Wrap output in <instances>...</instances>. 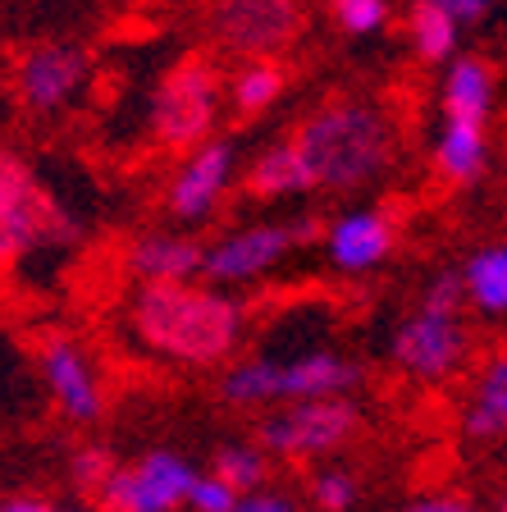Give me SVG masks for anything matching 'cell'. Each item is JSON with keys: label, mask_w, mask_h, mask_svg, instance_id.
Listing matches in <instances>:
<instances>
[{"label": "cell", "mask_w": 507, "mask_h": 512, "mask_svg": "<svg viewBox=\"0 0 507 512\" xmlns=\"http://www.w3.org/2000/svg\"><path fill=\"white\" fill-rule=\"evenodd\" d=\"M138 334L165 357H179L192 366H211L238 348L243 311L238 302L192 288L188 279H156L138 298Z\"/></svg>", "instance_id": "cell-1"}, {"label": "cell", "mask_w": 507, "mask_h": 512, "mask_svg": "<svg viewBox=\"0 0 507 512\" xmlns=\"http://www.w3.org/2000/svg\"><path fill=\"white\" fill-rule=\"evenodd\" d=\"M293 147L302 151L316 188L352 192L375 183L398 156V138H393L389 119L380 110L343 101V106H325L316 119L297 128Z\"/></svg>", "instance_id": "cell-2"}, {"label": "cell", "mask_w": 507, "mask_h": 512, "mask_svg": "<svg viewBox=\"0 0 507 512\" xmlns=\"http://www.w3.org/2000/svg\"><path fill=\"white\" fill-rule=\"evenodd\" d=\"M357 384V366L334 357V352H307V357H288V362H270V357H256V362L233 366L224 375V398L229 403H279V398H325V394H343Z\"/></svg>", "instance_id": "cell-3"}, {"label": "cell", "mask_w": 507, "mask_h": 512, "mask_svg": "<svg viewBox=\"0 0 507 512\" xmlns=\"http://www.w3.org/2000/svg\"><path fill=\"white\" fill-rule=\"evenodd\" d=\"M220 110V74L206 60H183L174 74L160 83L156 106H151V124L156 138L174 151H192L206 142Z\"/></svg>", "instance_id": "cell-4"}, {"label": "cell", "mask_w": 507, "mask_h": 512, "mask_svg": "<svg viewBox=\"0 0 507 512\" xmlns=\"http://www.w3.org/2000/svg\"><path fill=\"white\" fill-rule=\"evenodd\" d=\"M69 234H74V224L46 202V192H37L23 160L0 151V266H10L42 243H60Z\"/></svg>", "instance_id": "cell-5"}, {"label": "cell", "mask_w": 507, "mask_h": 512, "mask_svg": "<svg viewBox=\"0 0 507 512\" xmlns=\"http://www.w3.org/2000/svg\"><path fill=\"white\" fill-rule=\"evenodd\" d=\"M357 430V407L348 398H293V412H279L261 426V444L275 458H316Z\"/></svg>", "instance_id": "cell-6"}, {"label": "cell", "mask_w": 507, "mask_h": 512, "mask_svg": "<svg viewBox=\"0 0 507 512\" xmlns=\"http://www.w3.org/2000/svg\"><path fill=\"white\" fill-rule=\"evenodd\" d=\"M471 352V334L457 320V311H416L412 320L398 325V339H393V357L407 375L416 380H448L457 375V366L466 362Z\"/></svg>", "instance_id": "cell-7"}, {"label": "cell", "mask_w": 507, "mask_h": 512, "mask_svg": "<svg viewBox=\"0 0 507 512\" xmlns=\"http://www.w3.org/2000/svg\"><path fill=\"white\" fill-rule=\"evenodd\" d=\"M192 480H197V471L188 462L156 448V453H147L133 467H119L115 462V471L101 485V503L106 508H124V512H169L188 499Z\"/></svg>", "instance_id": "cell-8"}, {"label": "cell", "mask_w": 507, "mask_h": 512, "mask_svg": "<svg viewBox=\"0 0 507 512\" xmlns=\"http://www.w3.org/2000/svg\"><path fill=\"white\" fill-rule=\"evenodd\" d=\"M211 28L238 55H275L302 32L297 0H215Z\"/></svg>", "instance_id": "cell-9"}, {"label": "cell", "mask_w": 507, "mask_h": 512, "mask_svg": "<svg viewBox=\"0 0 507 512\" xmlns=\"http://www.w3.org/2000/svg\"><path fill=\"white\" fill-rule=\"evenodd\" d=\"M316 224H261V229H243V234L224 238L220 247L201 252V275H211L215 284H238V279H256L270 266L284 261V252L297 238H311Z\"/></svg>", "instance_id": "cell-10"}, {"label": "cell", "mask_w": 507, "mask_h": 512, "mask_svg": "<svg viewBox=\"0 0 507 512\" xmlns=\"http://www.w3.org/2000/svg\"><path fill=\"white\" fill-rule=\"evenodd\" d=\"M233 174V147L229 142H197L188 165L179 170L174 188H169V211L179 220H201L211 215V206L224 197Z\"/></svg>", "instance_id": "cell-11"}, {"label": "cell", "mask_w": 507, "mask_h": 512, "mask_svg": "<svg viewBox=\"0 0 507 512\" xmlns=\"http://www.w3.org/2000/svg\"><path fill=\"white\" fill-rule=\"evenodd\" d=\"M87 83V55L74 46H37L19 69L23 101L32 110H60Z\"/></svg>", "instance_id": "cell-12"}, {"label": "cell", "mask_w": 507, "mask_h": 512, "mask_svg": "<svg viewBox=\"0 0 507 512\" xmlns=\"http://www.w3.org/2000/svg\"><path fill=\"white\" fill-rule=\"evenodd\" d=\"M42 375L69 421H96V412H101V389H96L92 366H87V357L74 343L55 339L51 348L42 352Z\"/></svg>", "instance_id": "cell-13"}, {"label": "cell", "mask_w": 507, "mask_h": 512, "mask_svg": "<svg viewBox=\"0 0 507 512\" xmlns=\"http://www.w3.org/2000/svg\"><path fill=\"white\" fill-rule=\"evenodd\" d=\"M393 247V229L380 211H352L329 229V256L338 270H370L380 266Z\"/></svg>", "instance_id": "cell-14"}, {"label": "cell", "mask_w": 507, "mask_h": 512, "mask_svg": "<svg viewBox=\"0 0 507 512\" xmlns=\"http://www.w3.org/2000/svg\"><path fill=\"white\" fill-rule=\"evenodd\" d=\"M128 266H133V275L147 279V284H156V279H192V275H201V247L192 238L147 234L128 252Z\"/></svg>", "instance_id": "cell-15"}, {"label": "cell", "mask_w": 507, "mask_h": 512, "mask_svg": "<svg viewBox=\"0 0 507 512\" xmlns=\"http://www.w3.org/2000/svg\"><path fill=\"white\" fill-rule=\"evenodd\" d=\"M247 188H252L256 197H293V192H311L316 183H311V170H307V160H302V151H297L293 142H279V147H270L252 165Z\"/></svg>", "instance_id": "cell-16"}, {"label": "cell", "mask_w": 507, "mask_h": 512, "mask_svg": "<svg viewBox=\"0 0 507 512\" xmlns=\"http://www.w3.org/2000/svg\"><path fill=\"white\" fill-rule=\"evenodd\" d=\"M489 106H494V78L480 60H457L448 69L444 87V110L448 119H466V124H485Z\"/></svg>", "instance_id": "cell-17"}, {"label": "cell", "mask_w": 507, "mask_h": 512, "mask_svg": "<svg viewBox=\"0 0 507 512\" xmlns=\"http://www.w3.org/2000/svg\"><path fill=\"white\" fill-rule=\"evenodd\" d=\"M457 279H462V293L476 302L480 311L498 316V311L507 307V252L503 247H480V252H471V261H466V270Z\"/></svg>", "instance_id": "cell-18"}, {"label": "cell", "mask_w": 507, "mask_h": 512, "mask_svg": "<svg viewBox=\"0 0 507 512\" xmlns=\"http://www.w3.org/2000/svg\"><path fill=\"white\" fill-rule=\"evenodd\" d=\"M485 124H466V119H448L444 138H439V170L448 179H476L485 170Z\"/></svg>", "instance_id": "cell-19"}, {"label": "cell", "mask_w": 507, "mask_h": 512, "mask_svg": "<svg viewBox=\"0 0 507 512\" xmlns=\"http://www.w3.org/2000/svg\"><path fill=\"white\" fill-rule=\"evenodd\" d=\"M507 426V366L494 362L476 384L471 412H466V435L471 439H498Z\"/></svg>", "instance_id": "cell-20"}, {"label": "cell", "mask_w": 507, "mask_h": 512, "mask_svg": "<svg viewBox=\"0 0 507 512\" xmlns=\"http://www.w3.org/2000/svg\"><path fill=\"white\" fill-rule=\"evenodd\" d=\"M457 28H462V23H457L448 10H439L434 0H421L412 10V37H416V51H421L425 60H448L457 46Z\"/></svg>", "instance_id": "cell-21"}, {"label": "cell", "mask_w": 507, "mask_h": 512, "mask_svg": "<svg viewBox=\"0 0 507 512\" xmlns=\"http://www.w3.org/2000/svg\"><path fill=\"white\" fill-rule=\"evenodd\" d=\"M279 92H284V69H279V64H270L265 55H256L243 74L233 78V106L247 110V115H256V110H265V106H275Z\"/></svg>", "instance_id": "cell-22"}, {"label": "cell", "mask_w": 507, "mask_h": 512, "mask_svg": "<svg viewBox=\"0 0 507 512\" xmlns=\"http://www.w3.org/2000/svg\"><path fill=\"white\" fill-rule=\"evenodd\" d=\"M215 476H220L233 494L256 490V485H265V453L252 444H224L220 453H215Z\"/></svg>", "instance_id": "cell-23"}, {"label": "cell", "mask_w": 507, "mask_h": 512, "mask_svg": "<svg viewBox=\"0 0 507 512\" xmlns=\"http://www.w3.org/2000/svg\"><path fill=\"white\" fill-rule=\"evenodd\" d=\"M69 471H74L78 490H101V485H106V476L115 471V453H110V448H101V444L78 448L74 462H69Z\"/></svg>", "instance_id": "cell-24"}, {"label": "cell", "mask_w": 507, "mask_h": 512, "mask_svg": "<svg viewBox=\"0 0 507 512\" xmlns=\"http://www.w3.org/2000/svg\"><path fill=\"white\" fill-rule=\"evenodd\" d=\"M334 10L348 32H375L389 19V0H334Z\"/></svg>", "instance_id": "cell-25"}, {"label": "cell", "mask_w": 507, "mask_h": 512, "mask_svg": "<svg viewBox=\"0 0 507 512\" xmlns=\"http://www.w3.org/2000/svg\"><path fill=\"white\" fill-rule=\"evenodd\" d=\"M183 503H192V508L197 512H233V503H238V494L229 490V485H224L220 476H197L192 480V490H188V499Z\"/></svg>", "instance_id": "cell-26"}, {"label": "cell", "mask_w": 507, "mask_h": 512, "mask_svg": "<svg viewBox=\"0 0 507 512\" xmlns=\"http://www.w3.org/2000/svg\"><path fill=\"white\" fill-rule=\"evenodd\" d=\"M311 494H316L320 508H352L357 503V480L348 471H320Z\"/></svg>", "instance_id": "cell-27"}, {"label": "cell", "mask_w": 507, "mask_h": 512, "mask_svg": "<svg viewBox=\"0 0 507 512\" xmlns=\"http://www.w3.org/2000/svg\"><path fill=\"white\" fill-rule=\"evenodd\" d=\"M457 302H462V279L457 275H434L430 288H425V311H457Z\"/></svg>", "instance_id": "cell-28"}, {"label": "cell", "mask_w": 507, "mask_h": 512, "mask_svg": "<svg viewBox=\"0 0 507 512\" xmlns=\"http://www.w3.org/2000/svg\"><path fill=\"white\" fill-rule=\"evenodd\" d=\"M297 499H288V494H270V490H247L238 494V503H233V512H293Z\"/></svg>", "instance_id": "cell-29"}, {"label": "cell", "mask_w": 507, "mask_h": 512, "mask_svg": "<svg viewBox=\"0 0 507 512\" xmlns=\"http://www.w3.org/2000/svg\"><path fill=\"white\" fill-rule=\"evenodd\" d=\"M439 10H448L457 23H476V19H485L489 10H494V0H434Z\"/></svg>", "instance_id": "cell-30"}, {"label": "cell", "mask_w": 507, "mask_h": 512, "mask_svg": "<svg viewBox=\"0 0 507 512\" xmlns=\"http://www.w3.org/2000/svg\"><path fill=\"white\" fill-rule=\"evenodd\" d=\"M412 508H416V512H466L471 503L457 499V494H439V499H416Z\"/></svg>", "instance_id": "cell-31"}, {"label": "cell", "mask_w": 507, "mask_h": 512, "mask_svg": "<svg viewBox=\"0 0 507 512\" xmlns=\"http://www.w3.org/2000/svg\"><path fill=\"white\" fill-rule=\"evenodd\" d=\"M0 508H10V512H46V508H51V499H5Z\"/></svg>", "instance_id": "cell-32"}]
</instances>
